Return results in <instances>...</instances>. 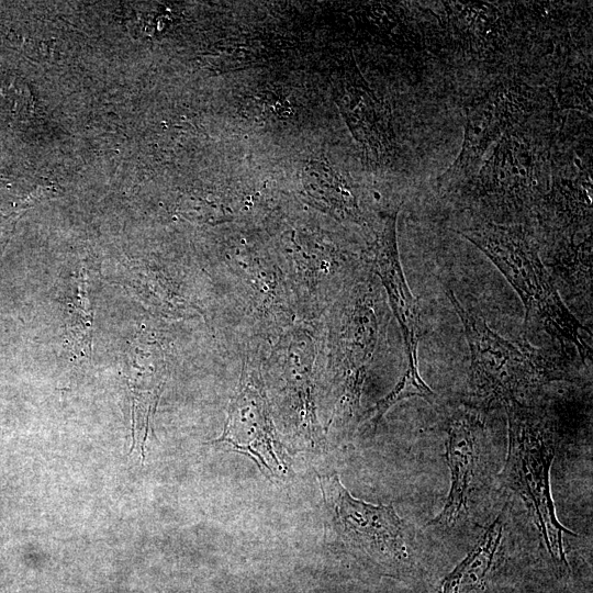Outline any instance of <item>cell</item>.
<instances>
[{"instance_id": "ba28073f", "label": "cell", "mask_w": 593, "mask_h": 593, "mask_svg": "<svg viewBox=\"0 0 593 593\" xmlns=\"http://www.w3.org/2000/svg\"><path fill=\"white\" fill-rule=\"evenodd\" d=\"M461 150L452 165L438 178V189L449 191L471 180L483 156L502 134L504 119L494 94L477 99L466 110Z\"/></svg>"}, {"instance_id": "52a82bcc", "label": "cell", "mask_w": 593, "mask_h": 593, "mask_svg": "<svg viewBox=\"0 0 593 593\" xmlns=\"http://www.w3.org/2000/svg\"><path fill=\"white\" fill-rule=\"evenodd\" d=\"M351 304L343 334L344 385L339 403L342 413L348 417L359 406L361 388L379 335L378 306L372 293L358 288Z\"/></svg>"}, {"instance_id": "8992f818", "label": "cell", "mask_w": 593, "mask_h": 593, "mask_svg": "<svg viewBox=\"0 0 593 593\" xmlns=\"http://www.w3.org/2000/svg\"><path fill=\"white\" fill-rule=\"evenodd\" d=\"M370 253L372 268L385 289L389 304L401 327L406 363L418 365L421 316L418 304L410 291L399 257L396 211L383 215L382 226L370 247Z\"/></svg>"}, {"instance_id": "8fae6325", "label": "cell", "mask_w": 593, "mask_h": 593, "mask_svg": "<svg viewBox=\"0 0 593 593\" xmlns=\"http://www.w3.org/2000/svg\"><path fill=\"white\" fill-rule=\"evenodd\" d=\"M303 183L307 193L340 217H356L358 204L347 183L332 168L320 161H312L303 172Z\"/></svg>"}, {"instance_id": "6da1fadb", "label": "cell", "mask_w": 593, "mask_h": 593, "mask_svg": "<svg viewBox=\"0 0 593 593\" xmlns=\"http://www.w3.org/2000/svg\"><path fill=\"white\" fill-rule=\"evenodd\" d=\"M457 232L477 246L517 292L525 307V323L535 318L551 336L572 345L582 361L591 358L582 335L585 328L564 305L537 244L524 226L484 222Z\"/></svg>"}, {"instance_id": "277c9868", "label": "cell", "mask_w": 593, "mask_h": 593, "mask_svg": "<svg viewBox=\"0 0 593 593\" xmlns=\"http://www.w3.org/2000/svg\"><path fill=\"white\" fill-rule=\"evenodd\" d=\"M318 481L344 539L378 560L406 558L403 524L392 504H371L354 497L337 474L320 475Z\"/></svg>"}, {"instance_id": "7c38bea8", "label": "cell", "mask_w": 593, "mask_h": 593, "mask_svg": "<svg viewBox=\"0 0 593 593\" xmlns=\"http://www.w3.org/2000/svg\"><path fill=\"white\" fill-rule=\"evenodd\" d=\"M76 291L66 306V331L75 353L89 356L91 351L92 311L85 271L76 277Z\"/></svg>"}, {"instance_id": "9c48e42d", "label": "cell", "mask_w": 593, "mask_h": 593, "mask_svg": "<svg viewBox=\"0 0 593 593\" xmlns=\"http://www.w3.org/2000/svg\"><path fill=\"white\" fill-rule=\"evenodd\" d=\"M478 434L479 424L470 415L450 422L446 443L450 490L441 512L427 526H451L466 511L477 461Z\"/></svg>"}, {"instance_id": "4fadbf2b", "label": "cell", "mask_w": 593, "mask_h": 593, "mask_svg": "<svg viewBox=\"0 0 593 593\" xmlns=\"http://www.w3.org/2000/svg\"><path fill=\"white\" fill-rule=\"evenodd\" d=\"M419 396L432 403L435 392L422 379L418 367H405L404 373L393 390L381 399L370 411V422L376 430L388 410L401 400Z\"/></svg>"}, {"instance_id": "3957f363", "label": "cell", "mask_w": 593, "mask_h": 593, "mask_svg": "<svg viewBox=\"0 0 593 593\" xmlns=\"http://www.w3.org/2000/svg\"><path fill=\"white\" fill-rule=\"evenodd\" d=\"M459 316L470 350L469 388L481 405L517 401L556 379L538 359L492 331L485 321L446 291Z\"/></svg>"}, {"instance_id": "30bf717a", "label": "cell", "mask_w": 593, "mask_h": 593, "mask_svg": "<svg viewBox=\"0 0 593 593\" xmlns=\"http://www.w3.org/2000/svg\"><path fill=\"white\" fill-rule=\"evenodd\" d=\"M503 515L504 510L490 524L467 557L445 577L441 593H459L463 586L471 588L483 581L492 567L502 538Z\"/></svg>"}, {"instance_id": "5b68a950", "label": "cell", "mask_w": 593, "mask_h": 593, "mask_svg": "<svg viewBox=\"0 0 593 593\" xmlns=\"http://www.w3.org/2000/svg\"><path fill=\"white\" fill-rule=\"evenodd\" d=\"M224 443L249 456L260 470L271 475H287L289 467L276 439L275 427L265 393L255 378H242L237 394L231 401L222 435L208 444Z\"/></svg>"}, {"instance_id": "7a4b0ae2", "label": "cell", "mask_w": 593, "mask_h": 593, "mask_svg": "<svg viewBox=\"0 0 593 593\" xmlns=\"http://www.w3.org/2000/svg\"><path fill=\"white\" fill-rule=\"evenodd\" d=\"M505 409L508 446L501 481L525 503L555 564L568 569L563 536L573 533L557 518L549 479L558 441L556 423L544 410L522 402H510Z\"/></svg>"}]
</instances>
